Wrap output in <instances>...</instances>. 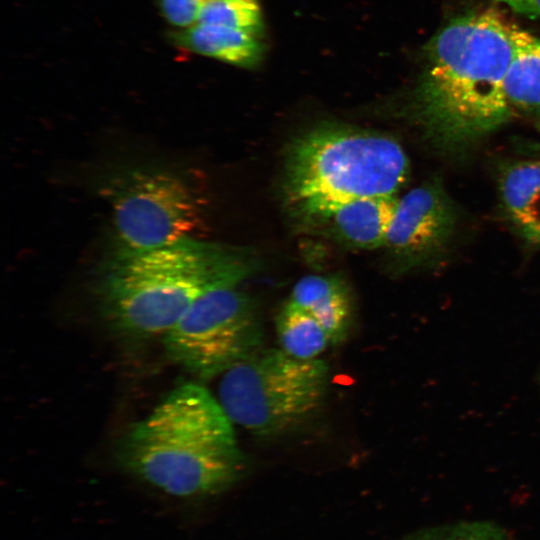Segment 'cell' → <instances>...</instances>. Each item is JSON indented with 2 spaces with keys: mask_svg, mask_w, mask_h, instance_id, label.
Listing matches in <instances>:
<instances>
[{
  "mask_svg": "<svg viewBox=\"0 0 540 540\" xmlns=\"http://www.w3.org/2000/svg\"><path fill=\"white\" fill-rule=\"evenodd\" d=\"M517 27L492 11L456 17L427 43L407 113L441 152L457 154L511 117L504 80Z\"/></svg>",
  "mask_w": 540,
  "mask_h": 540,
  "instance_id": "6da1fadb",
  "label": "cell"
},
{
  "mask_svg": "<svg viewBox=\"0 0 540 540\" xmlns=\"http://www.w3.org/2000/svg\"><path fill=\"white\" fill-rule=\"evenodd\" d=\"M247 252L191 238L151 249L119 245L101 263L96 297L105 323L132 339L164 336L212 288L253 270Z\"/></svg>",
  "mask_w": 540,
  "mask_h": 540,
  "instance_id": "7a4b0ae2",
  "label": "cell"
},
{
  "mask_svg": "<svg viewBox=\"0 0 540 540\" xmlns=\"http://www.w3.org/2000/svg\"><path fill=\"white\" fill-rule=\"evenodd\" d=\"M129 474L180 499L217 495L245 471L233 422L205 387L184 383L125 433L117 448Z\"/></svg>",
  "mask_w": 540,
  "mask_h": 540,
  "instance_id": "3957f363",
  "label": "cell"
},
{
  "mask_svg": "<svg viewBox=\"0 0 540 540\" xmlns=\"http://www.w3.org/2000/svg\"><path fill=\"white\" fill-rule=\"evenodd\" d=\"M409 160L392 137L338 124L315 127L289 146L284 187L292 207L393 196L406 182Z\"/></svg>",
  "mask_w": 540,
  "mask_h": 540,
  "instance_id": "277c9868",
  "label": "cell"
},
{
  "mask_svg": "<svg viewBox=\"0 0 540 540\" xmlns=\"http://www.w3.org/2000/svg\"><path fill=\"white\" fill-rule=\"evenodd\" d=\"M328 366L283 350L260 349L221 376L218 401L230 420L261 437L280 435L305 421L326 395Z\"/></svg>",
  "mask_w": 540,
  "mask_h": 540,
  "instance_id": "5b68a950",
  "label": "cell"
},
{
  "mask_svg": "<svg viewBox=\"0 0 540 540\" xmlns=\"http://www.w3.org/2000/svg\"><path fill=\"white\" fill-rule=\"evenodd\" d=\"M238 285L205 292L163 336L168 357L201 379L222 375L262 349L256 303Z\"/></svg>",
  "mask_w": 540,
  "mask_h": 540,
  "instance_id": "8992f818",
  "label": "cell"
},
{
  "mask_svg": "<svg viewBox=\"0 0 540 540\" xmlns=\"http://www.w3.org/2000/svg\"><path fill=\"white\" fill-rule=\"evenodd\" d=\"M120 244L133 249L165 246L202 224L199 197L184 176L166 169L137 168L113 177L104 188Z\"/></svg>",
  "mask_w": 540,
  "mask_h": 540,
  "instance_id": "52a82bcc",
  "label": "cell"
},
{
  "mask_svg": "<svg viewBox=\"0 0 540 540\" xmlns=\"http://www.w3.org/2000/svg\"><path fill=\"white\" fill-rule=\"evenodd\" d=\"M456 220V208L437 180L398 199L384 244L397 270H411L440 256L452 239Z\"/></svg>",
  "mask_w": 540,
  "mask_h": 540,
  "instance_id": "ba28073f",
  "label": "cell"
},
{
  "mask_svg": "<svg viewBox=\"0 0 540 540\" xmlns=\"http://www.w3.org/2000/svg\"><path fill=\"white\" fill-rule=\"evenodd\" d=\"M398 199L393 196L360 197L292 207L300 222L350 249L384 246Z\"/></svg>",
  "mask_w": 540,
  "mask_h": 540,
  "instance_id": "9c48e42d",
  "label": "cell"
},
{
  "mask_svg": "<svg viewBox=\"0 0 540 540\" xmlns=\"http://www.w3.org/2000/svg\"><path fill=\"white\" fill-rule=\"evenodd\" d=\"M170 42L183 52L194 53L244 68L256 67L263 58L259 37L246 31L205 23L174 30Z\"/></svg>",
  "mask_w": 540,
  "mask_h": 540,
  "instance_id": "30bf717a",
  "label": "cell"
},
{
  "mask_svg": "<svg viewBox=\"0 0 540 540\" xmlns=\"http://www.w3.org/2000/svg\"><path fill=\"white\" fill-rule=\"evenodd\" d=\"M288 301L308 312L325 328L332 344L342 342L352 323V296L337 276L308 275L293 287Z\"/></svg>",
  "mask_w": 540,
  "mask_h": 540,
  "instance_id": "8fae6325",
  "label": "cell"
},
{
  "mask_svg": "<svg viewBox=\"0 0 540 540\" xmlns=\"http://www.w3.org/2000/svg\"><path fill=\"white\" fill-rule=\"evenodd\" d=\"M504 89L512 108L540 112V38L518 27Z\"/></svg>",
  "mask_w": 540,
  "mask_h": 540,
  "instance_id": "7c38bea8",
  "label": "cell"
},
{
  "mask_svg": "<svg viewBox=\"0 0 540 540\" xmlns=\"http://www.w3.org/2000/svg\"><path fill=\"white\" fill-rule=\"evenodd\" d=\"M504 207L519 227H540V159L520 161L500 177Z\"/></svg>",
  "mask_w": 540,
  "mask_h": 540,
  "instance_id": "4fadbf2b",
  "label": "cell"
},
{
  "mask_svg": "<svg viewBox=\"0 0 540 540\" xmlns=\"http://www.w3.org/2000/svg\"><path fill=\"white\" fill-rule=\"evenodd\" d=\"M275 329L280 349L296 359H317L332 344L320 322L288 300L276 315Z\"/></svg>",
  "mask_w": 540,
  "mask_h": 540,
  "instance_id": "5bb4252c",
  "label": "cell"
},
{
  "mask_svg": "<svg viewBox=\"0 0 540 540\" xmlns=\"http://www.w3.org/2000/svg\"><path fill=\"white\" fill-rule=\"evenodd\" d=\"M198 23L231 27L257 37L264 32L263 15L257 0H205Z\"/></svg>",
  "mask_w": 540,
  "mask_h": 540,
  "instance_id": "9a60e30c",
  "label": "cell"
},
{
  "mask_svg": "<svg viewBox=\"0 0 540 540\" xmlns=\"http://www.w3.org/2000/svg\"><path fill=\"white\" fill-rule=\"evenodd\" d=\"M398 540H514L494 522L458 521L414 530Z\"/></svg>",
  "mask_w": 540,
  "mask_h": 540,
  "instance_id": "2e32d148",
  "label": "cell"
},
{
  "mask_svg": "<svg viewBox=\"0 0 540 540\" xmlns=\"http://www.w3.org/2000/svg\"><path fill=\"white\" fill-rule=\"evenodd\" d=\"M205 0H156L161 16L175 28L187 29L199 22Z\"/></svg>",
  "mask_w": 540,
  "mask_h": 540,
  "instance_id": "e0dca14e",
  "label": "cell"
},
{
  "mask_svg": "<svg viewBox=\"0 0 540 540\" xmlns=\"http://www.w3.org/2000/svg\"><path fill=\"white\" fill-rule=\"evenodd\" d=\"M527 18H540V0H495Z\"/></svg>",
  "mask_w": 540,
  "mask_h": 540,
  "instance_id": "ac0fdd59",
  "label": "cell"
},
{
  "mask_svg": "<svg viewBox=\"0 0 540 540\" xmlns=\"http://www.w3.org/2000/svg\"><path fill=\"white\" fill-rule=\"evenodd\" d=\"M521 236L532 245H540V227H519Z\"/></svg>",
  "mask_w": 540,
  "mask_h": 540,
  "instance_id": "d6986e66",
  "label": "cell"
},
{
  "mask_svg": "<svg viewBox=\"0 0 540 540\" xmlns=\"http://www.w3.org/2000/svg\"><path fill=\"white\" fill-rule=\"evenodd\" d=\"M524 151L529 155H534L540 158V143L530 142L523 145Z\"/></svg>",
  "mask_w": 540,
  "mask_h": 540,
  "instance_id": "ffe728a7",
  "label": "cell"
}]
</instances>
